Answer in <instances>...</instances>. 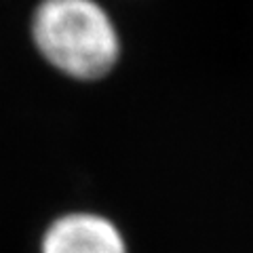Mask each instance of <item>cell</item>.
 Segmentation results:
<instances>
[{"instance_id":"cell-1","label":"cell","mask_w":253,"mask_h":253,"mask_svg":"<svg viewBox=\"0 0 253 253\" xmlns=\"http://www.w3.org/2000/svg\"><path fill=\"white\" fill-rule=\"evenodd\" d=\"M28 38L46 70L74 84H99L123 63L121 26L101 0H38Z\"/></svg>"},{"instance_id":"cell-2","label":"cell","mask_w":253,"mask_h":253,"mask_svg":"<svg viewBox=\"0 0 253 253\" xmlns=\"http://www.w3.org/2000/svg\"><path fill=\"white\" fill-rule=\"evenodd\" d=\"M42 253H126L123 234L95 213H68L49 226Z\"/></svg>"}]
</instances>
